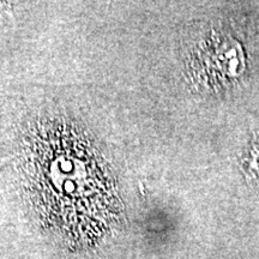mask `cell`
<instances>
[{
	"label": "cell",
	"instance_id": "1",
	"mask_svg": "<svg viewBox=\"0 0 259 259\" xmlns=\"http://www.w3.org/2000/svg\"><path fill=\"white\" fill-rule=\"evenodd\" d=\"M246 169L252 177L259 178V141H255L250 154L246 157Z\"/></svg>",
	"mask_w": 259,
	"mask_h": 259
}]
</instances>
